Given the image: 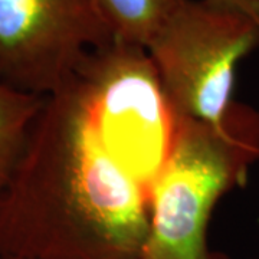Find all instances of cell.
Wrapping results in <instances>:
<instances>
[{
    "mask_svg": "<svg viewBox=\"0 0 259 259\" xmlns=\"http://www.w3.org/2000/svg\"><path fill=\"white\" fill-rule=\"evenodd\" d=\"M148 196L102 144L72 78L45 98L0 192V259H137Z\"/></svg>",
    "mask_w": 259,
    "mask_h": 259,
    "instance_id": "1",
    "label": "cell"
},
{
    "mask_svg": "<svg viewBox=\"0 0 259 259\" xmlns=\"http://www.w3.org/2000/svg\"><path fill=\"white\" fill-rule=\"evenodd\" d=\"M258 161L256 107L235 101L218 124L179 118L170 156L150 189L147 235L137 259H229L209 249V222Z\"/></svg>",
    "mask_w": 259,
    "mask_h": 259,
    "instance_id": "2",
    "label": "cell"
},
{
    "mask_svg": "<svg viewBox=\"0 0 259 259\" xmlns=\"http://www.w3.org/2000/svg\"><path fill=\"white\" fill-rule=\"evenodd\" d=\"M74 81L102 144L150 193L179 117L147 49L112 39L85 55Z\"/></svg>",
    "mask_w": 259,
    "mask_h": 259,
    "instance_id": "3",
    "label": "cell"
},
{
    "mask_svg": "<svg viewBox=\"0 0 259 259\" xmlns=\"http://www.w3.org/2000/svg\"><path fill=\"white\" fill-rule=\"evenodd\" d=\"M259 48V19L213 0H186L147 48L179 118L218 124L236 69Z\"/></svg>",
    "mask_w": 259,
    "mask_h": 259,
    "instance_id": "4",
    "label": "cell"
},
{
    "mask_svg": "<svg viewBox=\"0 0 259 259\" xmlns=\"http://www.w3.org/2000/svg\"><path fill=\"white\" fill-rule=\"evenodd\" d=\"M112 39L93 0H0V79L47 98Z\"/></svg>",
    "mask_w": 259,
    "mask_h": 259,
    "instance_id": "5",
    "label": "cell"
},
{
    "mask_svg": "<svg viewBox=\"0 0 259 259\" xmlns=\"http://www.w3.org/2000/svg\"><path fill=\"white\" fill-rule=\"evenodd\" d=\"M114 39L147 49L186 0H93Z\"/></svg>",
    "mask_w": 259,
    "mask_h": 259,
    "instance_id": "6",
    "label": "cell"
},
{
    "mask_svg": "<svg viewBox=\"0 0 259 259\" xmlns=\"http://www.w3.org/2000/svg\"><path fill=\"white\" fill-rule=\"evenodd\" d=\"M44 101L0 79V192L18 164Z\"/></svg>",
    "mask_w": 259,
    "mask_h": 259,
    "instance_id": "7",
    "label": "cell"
},
{
    "mask_svg": "<svg viewBox=\"0 0 259 259\" xmlns=\"http://www.w3.org/2000/svg\"><path fill=\"white\" fill-rule=\"evenodd\" d=\"M213 2L238 8V9L243 10V12L259 19V0H213Z\"/></svg>",
    "mask_w": 259,
    "mask_h": 259,
    "instance_id": "8",
    "label": "cell"
}]
</instances>
